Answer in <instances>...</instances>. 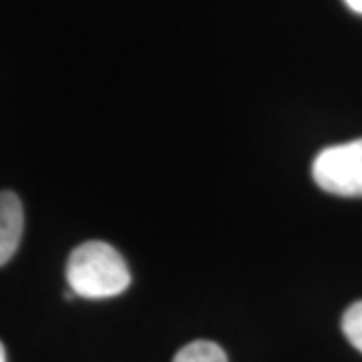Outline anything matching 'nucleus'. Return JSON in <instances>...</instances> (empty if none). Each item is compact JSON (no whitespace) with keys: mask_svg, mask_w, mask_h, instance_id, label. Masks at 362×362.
I'll return each mask as SVG.
<instances>
[{"mask_svg":"<svg viewBox=\"0 0 362 362\" xmlns=\"http://www.w3.org/2000/svg\"><path fill=\"white\" fill-rule=\"evenodd\" d=\"M66 284L73 296L105 300L119 296L129 288L131 272L111 244L90 240L71 252L66 262Z\"/></svg>","mask_w":362,"mask_h":362,"instance_id":"obj_1","label":"nucleus"},{"mask_svg":"<svg viewBox=\"0 0 362 362\" xmlns=\"http://www.w3.org/2000/svg\"><path fill=\"white\" fill-rule=\"evenodd\" d=\"M312 177L326 194L362 197V139L322 149L312 163Z\"/></svg>","mask_w":362,"mask_h":362,"instance_id":"obj_2","label":"nucleus"},{"mask_svg":"<svg viewBox=\"0 0 362 362\" xmlns=\"http://www.w3.org/2000/svg\"><path fill=\"white\" fill-rule=\"evenodd\" d=\"M25 228V211L18 195L0 192V268L8 264L18 250Z\"/></svg>","mask_w":362,"mask_h":362,"instance_id":"obj_3","label":"nucleus"},{"mask_svg":"<svg viewBox=\"0 0 362 362\" xmlns=\"http://www.w3.org/2000/svg\"><path fill=\"white\" fill-rule=\"evenodd\" d=\"M173 362H228V356L220 344L209 340H195L185 344L175 354Z\"/></svg>","mask_w":362,"mask_h":362,"instance_id":"obj_4","label":"nucleus"},{"mask_svg":"<svg viewBox=\"0 0 362 362\" xmlns=\"http://www.w3.org/2000/svg\"><path fill=\"white\" fill-rule=\"evenodd\" d=\"M342 332L354 349L362 352V300L354 302L342 316Z\"/></svg>","mask_w":362,"mask_h":362,"instance_id":"obj_5","label":"nucleus"},{"mask_svg":"<svg viewBox=\"0 0 362 362\" xmlns=\"http://www.w3.org/2000/svg\"><path fill=\"white\" fill-rule=\"evenodd\" d=\"M349 4V8H352L354 13L362 14V0H344Z\"/></svg>","mask_w":362,"mask_h":362,"instance_id":"obj_6","label":"nucleus"},{"mask_svg":"<svg viewBox=\"0 0 362 362\" xmlns=\"http://www.w3.org/2000/svg\"><path fill=\"white\" fill-rule=\"evenodd\" d=\"M0 362H6V350H4L2 342H0Z\"/></svg>","mask_w":362,"mask_h":362,"instance_id":"obj_7","label":"nucleus"}]
</instances>
